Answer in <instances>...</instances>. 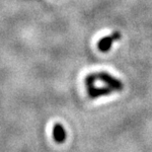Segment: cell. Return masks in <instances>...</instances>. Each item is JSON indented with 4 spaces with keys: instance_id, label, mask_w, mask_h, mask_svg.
Returning <instances> with one entry per match:
<instances>
[{
    "instance_id": "cell-1",
    "label": "cell",
    "mask_w": 152,
    "mask_h": 152,
    "mask_svg": "<svg viewBox=\"0 0 152 152\" xmlns=\"http://www.w3.org/2000/svg\"><path fill=\"white\" fill-rule=\"evenodd\" d=\"M85 88L89 98L98 99L123 91L124 83L121 79L108 72L98 71L92 72L85 77Z\"/></svg>"
},
{
    "instance_id": "cell-2",
    "label": "cell",
    "mask_w": 152,
    "mask_h": 152,
    "mask_svg": "<svg viewBox=\"0 0 152 152\" xmlns=\"http://www.w3.org/2000/svg\"><path fill=\"white\" fill-rule=\"evenodd\" d=\"M121 38V35L120 32H114L113 34L106 36V37L102 38L98 42V48L102 53H107L111 50L112 45L115 42L118 41Z\"/></svg>"
},
{
    "instance_id": "cell-3",
    "label": "cell",
    "mask_w": 152,
    "mask_h": 152,
    "mask_svg": "<svg viewBox=\"0 0 152 152\" xmlns=\"http://www.w3.org/2000/svg\"><path fill=\"white\" fill-rule=\"evenodd\" d=\"M66 136H67V133H66L64 126L59 123L54 124V126L53 127V137L54 139V141L58 144H61L65 141Z\"/></svg>"
}]
</instances>
